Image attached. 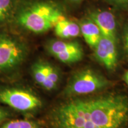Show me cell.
<instances>
[{"label":"cell","instance_id":"9c48e42d","mask_svg":"<svg viewBox=\"0 0 128 128\" xmlns=\"http://www.w3.org/2000/svg\"><path fill=\"white\" fill-rule=\"evenodd\" d=\"M87 17L97 26L102 36L118 42L116 18L111 12L96 10L90 12Z\"/></svg>","mask_w":128,"mask_h":128},{"label":"cell","instance_id":"ac0fdd59","mask_svg":"<svg viewBox=\"0 0 128 128\" xmlns=\"http://www.w3.org/2000/svg\"><path fill=\"white\" fill-rule=\"evenodd\" d=\"M124 81L128 86V70L124 74Z\"/></svg>","mask_w":128,"mask_h":128},{"label":"cell","instance_id":"3957f363","mask_svg":"<svg viewBox=\"0 0 128 128\" xmlns=\"http://www.w3.org/2000/svg\"><path fill=\"white\" fill-rule=\"evenodd\" d=\"M112 82L102 74L92 68H84L72 75L64 90L66 97L86 95L103 90Z\"/></svg>","mask_w":128,"mask_h":128},{"label":"cell","instance_id":"277c9868","mask_svg":"<svg viewBox=\"0 0 128 128\" xmlns=\"http://www.w3.org/2000/svg\"><path fill=\"white\" fill-rule=\"evenodd\" d=\"M28 54L26 42L16 35L0 32V73L16 70L23 64Z\"/></svg>","mask_w":128,"mask_h":128},{"label":"cell","instance_id":"ba28073f","mask_svg":"<svg viewBox=\"0 0 128 128\" xmlns=\"http://www.w3.org/2000/svg\"><path fill=\"white\" fill-rule=\"evenodd\" d=\"M96 60L108 71H114L118 64V42L102 36L93 49Z\"/></svg>","mask_w":128,"mask_h":128},{"label":"cell","instance_id":"5bb4252c","mask_svg":"<svg viewBox=\"0 0 128 128\" xmlns=\"http://www.w3.org/2000/svg\"><path fill=\"white\" fill-rule=\"evenodd\" d=\"M110 5L119 10L128 9V0H106Z\"/></svg>","mask_w":128,"mask_h":128},{"label":"cell","instance_id":"7c38bea8","mask_svg":"<svg viewBox=\"0 0 128 128\" xmlns=\"http://www.w3.org/2000/svg\"><path fill=\"white\" fill-rule=\"evenodd\" d=\"M19 0H0V28L12 23Z\"/></svg>","mask_w":128,"mask_h":128},{"label":"cell","instance_id":"8992f818","mask_svg":"<svg viewBox=\"0 0 128 128\" xmlns=\"http://www.w3.org/2000/svg\"><path fill=\"white\" fill-rule=\"evenodd\" d=\"M51 56L65 64H73L81 61L84 57L82 46L76 40L51 39L44 46Z\"/></svg>","mask_w":128,"mask_h":128},{"label":"cell","instance_id":"2e32d148","mask_svg":"<svg viewBox=\"0 0 128 128\" xmlns=\"http://www.w3.org/2000/svg\"><path fill=\"white\" fill-rule=\"evenodd\" d=\"M8 115V112L4 110L3 108H0V124L6 118H7Z\"/></svg>","mask_w":128,"mask_h":128},{"label":"cell","instance_id":"6da1fadb","mask_svg":"<svg viewBox=\"0 0 128 128\" xmlns=\"http://www.w3.org/2000/svg\"><path fill=\"white\" fill-rule=\"evenodd\" d=\"M55 128H125L128 125V96L108 94L75 98L53 112Z\"/></svg>","mask_w":128,"mask_h":128},{"label":"cell","instance_id":"4fadbf2b","mask_svg":"<svg viewBox=\"0 0 128 128\" xmlns=\"http://www.w3.org/2000/svg\"><path fill=\"white\" fill-rule=\"evenodd\" d=\"M0 128H42L34 121L27 120H14L5 123Z\"/></svg>","mask_w":128,"mask_h":128},{"label":"cell","instance_id":"30bf717a","mask_svg":"<svg viewBox=\"0 0 128 128\" xmlns=\"http://www.w3.org/2000/svg\"><path fill=\"white\" fill-rule=\"evenodd\" d=\"M81 30V34L85 42L92 49L97 45L102 37L97 26L87 17L78 23Z\"/></svg>","mask_w":128,"mask_h":128},{"label":"cell","instance_id":"e0dca14e","mask_svg":"<svg viewBox=\"0 0 128 128\" xmlns=\"http://www.w3.org/2000/svg\"><path fill=\"white\" fill-rule=\"evenodd\" d=\"M85 0H65V1L71 6H77L82 3Z\"/></svg>","mask_w":128,"mask_h":128},{"label":"cell","instance_id":"52a82bcc","mask_svg":"<svg viewBox=\"0 0 128 128\" xmlns=\"http://www.w3.org/2000/svg\"><path fill=\"white\" fill-rule=\"evenodd\" d=\"M31 74L34 81L47 91L56 89L60 82V72L56 66L42 60L32 64Z\"/></svg>","mask_w":128,"mask_h":128},{"label":"cell","instance_id":"9a60e30c","mask_svg":"<svg viewBox=\"0 0 128 128\" xmlns=\"http://www.w3.org/2000/svg\"><path fill=\"white\" fill-rule=\"evenodd\" d=\"M122 40L124 50L128 55V23L124 27L122 32Z\"/></svg>","mask_w":128,"mask_h":128},{"label":"cell","instance_id":"7a4b0ae2","mask_svg":"<svg viewBox=\"0 0 128 128\" xmlns=\"http://www.w3.org/2000/svg\"><path fill=\"white\" fill-rule=\"evenodd\" d=\"M64 18L62 8L54 1L19 0L12 23L23 31L40 34Z\"/></svg>","mask_w":128,"mask_h":128},{"label":"cell","instance_id":"8fae6325","mask_svg":"<svg viewBox=\"0 0 128 128\" xmlns=\"http://www.w3.org/2000/svg\"><path fill=\"white\" fill-rule=\"evenodd\" d=\"M54 30L55 36L62 40H71L81 35L78 23L66 18L57 22Z\"/></svg>","mask_w":128,"mask_h":128},{"label":"cell","instance_id":"5b68a950","mask_svg":"<svg viewBox=\"0 0 128 128\" xmlns=\"http://www.w3.org/2000/svg\"><path fill=\"white\" fill-rule=\"evenodd\" d=\"M0 102L20 112H31L42 106L40 99L26 89L8 87L0 90Z\"/></svg>","mask_w":128,"mask_h":128}]
</instances>
